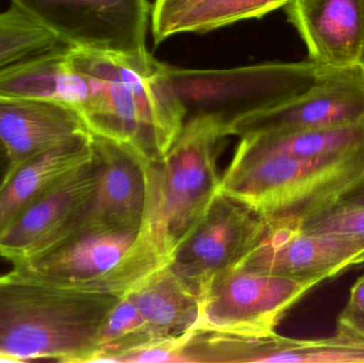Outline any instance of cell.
I'll use <instances>...</instances> for the list:
<instances>
[{
	"label": "cell",
	"mask_w": 364,
	"mask_h": 363,
	"mask_svg": "<svg viewBox=\"0 0 364 363\" xmlns=\"http://www.w3.org/2000/svg\"><path fill=\"white\" fill-rule=\"evenodd\" d=\"M66 60L85 80L79 113L92 134L125 145L149 162L168 153L186 117L166 63L146 47L108 50L68 46Z\"/></svg>",
	"instance_id": "6da1fadb"
},
{
	"label": "cell",
	"mask_w": 364,
	"mask_h": 363,
	"mask_svg": "<svg viewBox=\"0 0 364 363\" xmlns=\"http://www.w3.org/2000/svg\"><path fill=\"white\" fill-rule=\"evenodd\" d=\"M119 298L13 266L0 275V360L94 362L102 324Z\"/></svg>",
	"instance_id": "7a4b0ae2"
},
{
	"label": "cell",
	"mask_w": 364,
	"mask_h": 363,
	"mask_svg": "<svg viewBox=\"0 0 364 363\" xmlns=\"http://www.w3.org/2000/svg\"><path fill=\"white\" fill-rule=\"evenodd\" d=\"M226 136V126L220 119L190 117L168 153L157 161H147L149 198L143 224L164 264L220 193L222 176L216 162Z\"/></svg>",
	"instance_id": "3957f363"
},
{
	"label": "cell",
	"mask_w": 364,
	"mask_h": 363,
	"mask_svg": "<svg viewBox=\"0 0 364 363\" xmlns=\"http://www.w3.org/2000/svg\"><path fill=\"white\" fill-rule=\"evenodd\" d=\"M331 68L312 61L271 62L224 70L166 64L184 117H213L225 126L301 95Z\"/></svg>",
	"instance_id": "277c9868"
},
{
	"label": "cell",
	"mask_w": 364,
	"mask_h": 363,
	"mask_svg": "<svg viewBox=\"0 0 364 363\" xmlns=\"http://www.w3.org/2000/svg\"><path fill=\"white\" fill-rule=\"evenodd\" d=\"M364 170V148L318 158L264 155L232 158L220 193L262 217L294 215L321 202Z\"/></svg>",
	"instance_id": "5b68a950"
},
{
	"label": "cell",
	"mask_w": 364,
	"mask_h": 363,
	"mask_svg": "<svg viewBox=\"0 0 364 363\" xmlns=\"http://www.w3.org/2000/svg\"><path fill=\"white\" fill-rule=\"evenodd\" d=\"M164 264L142 225L117 232H76L13 266L64 287L121 296Z\"/></svg>",
	"instance_id": "8992f818"
},
{
	"label": "cell",
	"mask_w": 364,
	"mask_h": 363,
	"mask_svg": "<svg viewBox=\"0 0 364 363\" xmlns=\"http://www.w3.org/2000/svg\"><path fill=\"white\" fill-rule=\"evenodd\" d=\"M318 283L235 266L214 277L201 294L196 332H275L284 313Z\"/></svg>",
	"instance_id": "52a82bcc"
},
{
	"label": "cell",
	"mask_w": 364,
	"mask_h": 363,
	"mask_svg": "<svg viewBox=\"0 0 364 363\" xmlns=\"http://www.w3.org/2000/svg\"><path fill=\"white\" fill-rule=\"evenodd\" d=\"M63 44L108 50L146 47L147 0H11Z\"/></svg>",
	"instance_id": "ba28073f"
},
{
	"label": "cell",
	"mask_w": 364,
	"mask_h": 363,
	"mask_svg": "<svg viewBox=\"0 0 364 363\" xmlns=\"http://www.w3.org/2000/svg\"><path fill=\"white\" fill-rule=\"evenodd\" d=\"M264 225V217L220 192L166 264L200 298L214 277L243 261Z\"/></svg>",
	"instance_id": "9c48e42d"
},
{
	"label": "cell",
	"mask_w": 364,
	"mask_h": 363,
	"mask_svg": "<svg viewBox=\"0 0 364 363\" xmlns=\"http://www.w3.org/2000/svg\"><path fill=\"white\" fill-rule=\"evenodd\" d=\"M264 219L260 239L239 266L321 283L364 262V238L305 232L286 215Z\"/></svg>",
	"instance_id": "30bf717a"
},
{
	"label": "cell",
	"mask_w": 364,
	"mask_h": 363,
	"mask_svg": "<svg viewBox=\"0 0 364 363\" xmlns=\"http://www.w3.org/2000/svg\"><path fill=\"white\" fill-rule=\"evenodd\" d=\"M364 121V62L331 68L308 91L279 106L242 117L227 136L335 127Z\"/></svg>",
	"instance_id": "8fae6325"
},
{
	"label": "cell",
	"mask_w": 364,
	"mask_h": 363,
	"mask_svg": "<svg viewBox=\"0 0 364 363\" xmlns=\"http://www.w3.org/2000/svg\"><path fill=\"white\" fill-rule=\"evenodd\" d=\"M98 162L93 158L73 170L28 207L0 236V257L13 264L55 246L75 232L97 185Z\"/></svg>",
	"instance_id": "7c38bea8"
},
{
	"label": "cell",
	"mask_w": 364,
	"mask_h": 363,
	"mask_svg": "<svg viewBox=\"0 0 364 363\" xmlns=\"http://www.w3.org/2000/svg\"><path fill=\"white\" fill-rule=\"evenodd\" d=\"M93 144L97 185L74 232L139 229L149 198L147 160L125 145L95 134Z\"/></svg>",
	"instance_id": "4fadbf2b"
},
{
	"label": "cell",
	"mask_w": 364,
	"mask_h": 363,
	"mask_svg": "<svg viewBox=\"0 0 364 363\" xmlns=\"http://www.w3.org/2000/svg\"><path fill=\"white\" fill-rule=\"evenodd\" d=\"M284 9L310 61L328 68L364 62V0H291Z\"/></svg>",
	"instance_id": "5bb4252c"
},
{
	"label": "cell",
	"mask_w": 364,
	"mask_h": 363,
	"mask_svg": "<svg viewBox=\"0 0 364 363\" xmlns=\"http://www.w3.org/2000/svg\"><path fill=\"white\" fill-rule=\"evenodd\" d=\"M93 156V134L89 131L14 164L0 189V236L28 207Z\"/></svg>",
	"instance_id": "9a60e30c"
},
{
	"label": "cell",
	"mask_w": 364,
	"mask_h": 363,
	"mask_svg": "<svg viewBox=\"0 0 364 363\" xmlns=\"http://www.w3.org/2000/svg\"><path fill=\"white\" fill-rule=\"evenodd\" d=\"M89 131L80 113L72 107L46 100L0 97V141L15 164Z\"/></svg>",
	"instance_id": "2e32d148"
},
{
	"label": "cell",
	"mask_w": 364,
	"mask_h": 363,
	"mask_svg": "<svg viewBox=\"0 0 364 363\" xmlns=\"http://www.w3.org/2000/svg\"><path fill=\"white\" fill-rule=\"evenodd\" d=\"M126 293L134 300L156 341L181 340L196 332L200 298L168 264L149 273Z\"/></svg>",
	"instance_id": "e0dca14e"
},
{
	"label": "cell",
	"mask_w": 364,
	"mask_h": 363,
	"mask_svg": "<svg viewBox=\"0 0 364 363\" xmlns=\"http://www.w3.org/2000/svg\"><path fill=\"white\" fill-rule=\"evenodd\" d=\"M291 0H155L151 33L156 45L181 33H205L261 18Z\"/></svg>",
	"instance_id": "ac0fdd59"
},
{
	"label": "cell",
	"mask_w": 364,
	"mask_h": 363,
	"mask_svg": "<svg viewBox=\"0 0 364 363\" xmlns=\"http://www.w3.org/2000/svg\"><path fill=\"white\" fill-rule=\"evenodd\" d=\"M240 139L235 158L264 155L318 158L346 155L364 148V121L335 127L261 132Z\"/></svg>",
	"instance_id": "d6986e66"
},
{
	"label": "cell",
	"mask_w": 364,
	"mask_h": 363,
	"mask_svg": "<svg viewBox=\"0 0 364 363\" xmlns=\"http://www.w3.org/2000/svg\"><path fill=\"white\" fill-rule=\"evenodd\" d=\"M68 47L61 45L0 70V97L66 104L70 77L66 64Z\"/></svg>",
	"instance_id": "ffe728a7"
},
{
	"label": "cell",
	"mask_w": 364,
	"mask_h": 363,
	"mask_svg": "<svg viewBox=\"0 0 364 363\" xmlns=\"http://www.w3.org/2000/svg\"><path fill=\"white\" fill-rule=\"evenodd\" d=\"M156 341L140 311L127 293L117 298L98 338L94 362L119 363L123 356Z\"/></svg>",
	"instance_id": "44dd1931"
},
{
	"label": "cell",
	"mask_w": 364,
	"mask_h": 363,
	"mask_svg": "<svg viewBox=\"0 0 364 363\" xmlns=\"http://www.w3.org/2000/svg\"><path fill=\"white\" fill-rule=\"evenodd\" d=\"M63 43L15 6L0 11V70Z\"/></svg>",
	"instance_id": "7402d4cb"
},
{
	"label": "cell",
	"mask_w": 364,
	"mask_h": 363,
	"mask_svg": "<svg viewBox=\"0 0 364 363\" xmlns=\"http://www.w3.org/2000/svg\"><path fill=\"white\" fill-rule=\"evenodd\" d=\"M286 215L294 220L305 232L364 238V207L333 210L323 209L303 215Z\"/></svg>",
	"instance_id": "603a6c76"
},
{
	"label": "cell",
	"mask_w": 364,
	"mask_h": 363,
	"mask_svg": "<svg viewBox=\"0 0 364 363\" xmlns=\"http://www.w3.org/2000/svg\"><path fill=\"white\" fill-rule=\"evenodd\" d=\"M364 207V170L350 183L333 192L324 200L312 205L309 208L292 215H303L323 209H355Z\"/></svg>",
	"instance_id": "cb8c5ba5"
},
{
	"label": "cell",
	"mask_w": 364,
	"mask_h": 363,
	"mask_svg": "<svg viewBox=\"0 0 364 363\" xmlns=\"http://www.w3.org/2000/svg\"><path fill=\"white\" fill-rule=\"evenodd\" d=\"M337 328L353 332L364 338V315L342 311L338 319Z\"/></svg>",
	"instance_id": "d4e9b609"
},
{
	"label": "cell",
	"mask_w": 364,
	"mask_h": 363,
	"mask_svg": "<svg viewBox=\"0 0 364 363\" xmlns=\"http://www.w3.org/2000/svg\"><path fill=\"white\" fill-rule=\"evenodd\" d=\"M344 310L356 315H364V276L350 290V300Z\"/></svg>",
	"instance_id": "484cf974"
},
{
	"label": "cell",
	"mask_w": 364,
	"mask_h": 363,
	"mask_svg": "<svg viewBox=\"0 0 364 363\" xmlns=\"http://www.w3.org/2000/svg\"><path fill=\"white\" fill-rule=\"evenodd\" d=\"M14 164L8 149L0 141V189L8 178Z\"/></svg>",
	"instance_id": "4316f807"
}]
</instances>
